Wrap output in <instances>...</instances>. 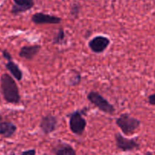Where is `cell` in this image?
Wrapping results in <instances>:
<instances>
[{"label": "cell", "mask_w": 155, "mask_h": 155, "mask_svg": "<svg viewBox=\"0 0 155 155\" xmlns=\"http://www.w3.org/2000/svg\"><path fill=\"white\" fill-rule=\"evenodd\" d=\"M1 91L5 101L9 104H18L21 101L19 89L13 77L8 74H3L0 78Z\"/></svg>", "instance_id": "obj_1"}, {"label": "cell", "mask_w": 155, "mask_h": 155, "mask_svg": "<svg viewBox=\"0 0 155 155\" xmlns=\"http://www.w3.org/2000/svg\"><path fill=\"white\" fill-rule=\"evenodd\" d=\"M115 124L126 136H129L139 128L141 121L137 118L131 116L128 113H123L115 120Z\"/></svg>", "instance_id": "obj_2"}, {"label": "cell", "mask_w": 155, "mask_h": 155, "mask_svg": "<svg viewBox=\"0 0 155 155\" xmlns=\"http://www.w3.org/2000/svg\"><path fill=\"white\" fill-rule=\"evenodd\" d=\"M87 98L91 104H94L96 107H97L103 113L108 114H113L115 113V109L114 106L97 92L94 91L90 92L87 95Z\"/></svg>", "instance_id": "obj_3"}, {"label": "cell", "mask_w": 155, "mask_h": 155, "mask_svg": "<svg viewBox=\"0 0 155 155\" xmlns=\"http://www.w3.org/2000/svg\"><path fill=\"white\" fill-rule=\"evenodd\" d=\"M69 117V128L74 134L81 136L84 132L87 126V121L78 110L72 112L68 115Z\"/></svg>", "instance_id": "obj_4"}, {"label": "cell", "mask_w": 155, "mask_h": 155, "mask_svg": "<svg viewBox=\"0 0 155 155\" xmlns=\"http://www.w3.org/2000/svg\"><path fill=\"white\" fill-rule=\"evenodd\" d=\"M115 140L117 148L122 151H131L139 148V143L135 139L125 138L119 133L115 134Z\"/></svg>", "instance_id": "obj_5"}, {"label": "cell", "mask_w": 155, "mask_h": 155, "mask_svg": "<svg viewBox=\"0 0 155 155\" xmlns=\"http://www.w3.org/2000/svg\"><path fill=\"white\" fill-rule=\"evenodd\" d=\"M110 44L109 38L103 36H97L91 39L88 42L90 49L94 53H103Z\"/></svg>", "instance_id": "obj_6"}, {"label": "cell", "mask_w": 155, "mask_h": 155, "mask_svg": "<svg viewBox=\"0 0 155 155\" xmlns=\"http://www.w3.org/2000/svg\"><path fill=\"white\" fill-rule=\"evenodd\" d=\"M31 21L35 24H59L62 18L55 15L37 12L31 16Z\"/></svg>", "instance_id": "obj_7"}, {"label": "cell", "mask_w": 155, "mask_h": 155, "mask_svg": "<svg viewBox=\"0 0 155 155\" xmlns=\"http://www.w3.org/2000/svg\"><path fill=\"white\" fill-rule=\"evenodd\" d=\"M58 125V120L56 117L52 114H47L43 117L40 122V128L46 135L52 133L56 130Z\"/></svg>", "instance_id": "obj_8"}, {"label": "cell", "mask_w": 155, "mask_h": 155, "mask_svg": "<svg viewBox=\"0 0 155 155\" xmlns=\"http://www.w3.org/2000/svg\"><path fill=\"white\" fill-rule=\"evenodd\" d=\"M14 5L11 9V13L14 15L26 12L34 5V0H13Z\"/></svg>", "instance_id": "obj_9"}, {"label": "cell", "mask_w": 155, "mask_h": 155, "mask_svg": "<svg viewBox=\"0 0 155 155\" xmlns=\"http://www.w3.org/2000/svg\"><path fill=\"white\" fill-rule=\"evenodd\" d=\"M41 45H24L21 48L18 54L21 58H24L26 60H32L39 53Z\"/></svg>", "instance_id": "obj_10"}, {"label": "cell", "mask_w": 155, "mask_h": 155, "mask_svg": "<svg viewBox=\"0 0 155 155\" xmlns=\"http://www.w3.org/2000/svg\"><path fill=\"white\" fill-rule=\"evenodd\" d=\"M17 130V127L11 121L0 122V135L5 138H10Z\"/></svg>", "instance_id": "obj_11"}, {"label": "cell", "mask_w": 155, "mask_h": 155, "mask_svg": "<svg viewBox=\"0 0 155 155\" xmlns=\"http://www.w3.org/2000/svg\"><path fill=\"white\" fill-rule=\"evenodd\" d=\"M5 68L10 72L15 80L21 81L23 78V73L18 65L12 61H9L5 64Z\"/></svg>", "instance_id": "obj_12"}, {"label": "cell", "mask_w": 155, "mask_h": 155, "mask_svg": "<svg viewBox=\"0 0 155 155\" xmlns=\"http://www.w3.org/2000/svg\"><path fill=\"white\" fill-rule=\"evenodd\" d=\"M54 152L56 155H76L74 148L66 143L59 144L54 148Z\"/></svg>", "instance_id": "obj_13"}, {"label": "cell", "mask_w": 155, "mask_h": 155, "mask_svg": "<svg viewBox=\"0 0 155 155\" xmlns=\"http://www.w3.org/2000/svg\"><path fill=\"white\" fill-rule=\"evenodd\" d=\"M81 76L78 71H74V70L70 71L67 77V82L70 86H77L81 83Z\"/></svg>", "instance_id": "obj_14"}, {"label": "cell", "mask_w": 155, "mask_h": 155, "mask_svg": "<svg viewBox=\"0 0 155 155\" xmlns=\"http://www.w3.org/2000/svg\"><path fill=\"white\" fill-rule=\"evenodd\" d=\"M65 31L62 28H60L58 30L57 33H56L54 36L53 38V42L55 45H59V44H62L63 42L64 39H65Z\"/></svg>", "instance_id": "obj_15"}, {"label": "cell", "mask_w": 155, "mask_h": 155, "mask_svg": "<svg viewBox=\"0 0 155 155\" xmlns=\"http://www.w3.org/2000/svg\"><path fill=\"white\" fill-rule=\"evenodd\" d=\"M81 5L78 2L73 3L71 6V10H70V14L74 18H78L79 13H80Z\"/></svg>", "instance_id": "obj_16"}, {"label": "cell", "mask_w": 155, "mask_h": 155, "mask_svg": "<svg viewBox=\"0 0 155 155\" xmlns=\"http://www.w3.org/2000/svg\"><path fill=\"white\" fill-rule=\"evenodd\" d=\"M2 54L3 58H4L5 59H6L8 61H12V56L11 55L9 51H8L6 49L2 50Z\"/></svg>", "instance_id": "obj_17"}, {"label": "cell", "mask_w": 155, "mask_h": 155, "mask_svg": "<svg viewBox=\"0 0 155 155\" xmlns=\"http://www.w3.org/2000/svg\"><path fill=\"white\" fill-rule=\"evenodd\" d=\"M147 101H148V103L150 104V105H155V93L150 94V95H148L147 97Z\"/></svg>", "instance_id": "obj_18"}, {"label": "cell", "mask_w": 155, "mask_h": 155, "mask_svg": "<svg viewBox=\"0 0 155 155\" xmlns=\"http://www.w3.org/2000/svg\"><path fill=\"white\" fill-rule=\"evenodd\" d=\"M36 154V151L34 149H30V150H27V151H23L21 153V155H35Z\"/></svg>", "instance_id": "obj_19"}, {"label": "cell", "mask_w": 155, "mask_h": 155, "mask_svg": "<svg viewBox=\"0 0 155 155\" xmlns=\"http://www.w3.org/2000/svg\"><path fill=\"white\" fill-rule=\"evenodd\" d=\"M146 155H153V154H152L150 152H147V154H146Z\"/></svg>", "instance_id": "obj_20"}, {"label": "cell", "mask_w": 155, "mask_h": 155, "mask_svg": "<svg viewBox=\"0 0 155 155\" xmlns=\"http://www.w3.org/2000/svg\"><path fill=\"white\" fill-rule=\"evenodd\" d=\"M2 120V117L1 115H0V121H1Z\"/></svg>", "instance_id": "obj_21"}, {"label": "cell", "mask_w": 155, "mask_h": 155, "mask_svg": "<svg viewBox=\"0 0 155 155\" xmlns=\"http://www.w3.org/2000/svg\"><path fill=\"white\" fill-rule=\"evenodd\" d=\"M10 155H15V154H14V153H12V154H11Z\"/></svg>", "instance_id": "obj_22"}, {"label": "cell", "mask_w": 155, "mask_h": 155, "mask_svg": "<svg viewBox=\"0 0 155 155\" xmlns=\"http://www.w3.org/2000/svg\"><path fill=\"white\" fill-rule=\"evenodd\" d=\"M43 155H47V154H43Z\"/></svg>", "instance_id": "obj_23"}, {"label": "cell", "mask_w": 155, "mask_h": 155, "mask_svg": "<svg viewBox=\"0 0 155 155\" xmlns=\"http://www.w3.org/2000/svg\"><path fill=\"white\" fill-rule=\"evenodd\" d=\"M154 73H155V70H154Z\"/></svg>", "instance_id": "obj_24"}]
</instances>
